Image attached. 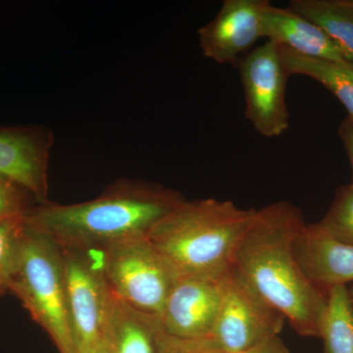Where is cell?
I'll use <instances>...</instances> for the list:
<instances>
[{
	"label": "cell",
	"instance_id": "obj_1",
	"mask_svg": "<svg viewBox=\"0 0 353 353\" xmlns=\"http://www.w3.org/2000/svg\"><path fill=\"white\" fill-rule=\"evenodd\" d=\"M306 223L292 202L257 209L234 254V269L284 314L304 338H318L328 290L305 275L296 254V241Z\"/></svg>",
	"mask_w": 353,
	"mask_h": 353
},
{
	"label": "cell",
	"instance_id": "obj_2",
	"mask_svg": "<svg viewBox=\"0 0 353 353\" xmlns=\"http://www.w3.org/2000/svg\"><path fill=\"white\" fill-rule=\"evenodd\" d=\"M183 199L180 192L163 185L123 179L92 201L39 203L26 213L25 221L61 248H101L146 236Z\"/></svg>",
	"mask_w": 353,
	"mask_h": 353
},
{
	"label": "cell",
	"instance_id": "obj_3",
	"mask_svg": "<svg viewBox=\"0 0 353 353\" xmlns=\"http://www.w3.org/2000/svg\"><path fill=\"white\" fill-rule=\"evenodd\" d=\"M257 209L231 201L183 199L150 230L146 238L179 275L224 277Z\"/></svg>",
	"mask_w": 353,
	"mask_h": 353
},
{
	"label": "cell",
	"instance_id": "obj_4",
	"mask_svg": "<svg viewBox=\"0 0 353 353\" xmlns=\"http://www.w3.org/2000/svg\"><path fill=\"white\" fill-rule=\"evenodd\" d=\"M8 290L48 332L60 353H77L70 327L61 248L27 224Z\"/></svg>",
	"mask_w": 353,
	"mask_h": 353
},
{
	"label": "cell",
	"instance_id": "obj_5",
	"mask_svg": "<svg viewBox=\"0 0 353 353\" xmlns=\"http://www.w3.org/2000/svg\"><path fill=\"white\" fill-rule=\"evenodd\" d=\"M97 250L114 296L160 320L179 274L146 236L115 241Z\"/></svg>",
	"mask_w": 353,
	"mask_h": 353
},
{
	"label": "cell",
	"instance_id": "obj_6",
	"mask_svg": "<svg viewBox=\"0 0 353 353\" xmlns=\"http://www.w3.org/2000/svg\"><path fill=\"white\" fill-rule=\"evenodd\" d=\"M60 248L74 345L77 353L87 352L105 341L114 294L102 270L97 248Z\"/></svg>",
	"mask_w": 353,
	"mask_h": 353
},
{
	"label": "cell",
	"instance_id": "obj_7",
	"mask_svg": "<svg viewBox=\"0 0 353 353\" xmlns=\"http://www.w3.org/2000/svg\"><path fill=\"white\" fill-rule=\"evenodd\" d=\"M285 322L284 314L233 267L209 339L222 352L243 353L280 336Z\"/></svg>",
	"mask_w": 353,
	"mask_h": 353
},
{
	"label": "cell",
	"instance_id": "obj_8",
	"mask_svg": "<svg viewBox=\"0 0 353 353\" xmlns=\"http://www.w3.org/2000/svg\"><path fill=\"white\" fill-rule=\"evenodd\" d=\"M246 119L265 138H278L290 127L285 102L289 78L282 50L276 43H266L253 48L239 61Z\"/></svg>",
	"mask_w": 353,
	"mask_h": 353
},
{
	"label": "cell",
	"instance_id": "obj_9",
	"mask_svg": "<svg viewBox=\"0 0 353 353\" xmlns=\"http://www.w3.org/2000/svg\"><path fill=\"white\" fill-rule=\"evenodd\" d=\"M228 275H178L160 317L164 331L183 340L209 338L219 313Z\"/></svg>",
	"mask_w": 353,
	"mask_h": 353
},
{
	"label": "cell",
	"instance_id": "obj_10",
	"mask_svg": "<svg viewBox=\"0 0 353 353\" xmlns=\"http://www.w3.org/2000/svg\"><path fill=\"white\" fill-rule=\"evenodd\" d=\"M268 0H225L210 22L199 30L202 54L218 64L236 63L263 38L262 13Z\"/></svg>",
	"mask_w": 353,
	"mask_h": 353
},
{
	"label": "cell",
	"instance_id": "obj_11",
	"mask_svg": "<svg viewBox=\"0 0 353 353\" xmlns=\"http://www.w3.org/2000/svg\"><path fill=\"white\" fill-rule=\"evenodd\" d=\"M54 134L46 128L0 130V176L48 201V163Z\"/></svg>",
	"mask_w": 353,
	"mask_h": 353
},
{
	"label": "cell",
	"instance_id": "obj_12",
	"mask_svg": "<svg viewBox=\"0 0 353 353\" xmlns=\"http://www.w3.org/2000/svg\"><path fill=\"white\" fill-rule=\"evenodd\" d=\"M262 30L267 41L301 57L329 61L347 60L321 28L289 7L280 8L269 2L262 13Z\"/></svg>",
	"mask_w": 353,
	"mask_h": 353
},
{
	"label": "cell",
	"instance_id": "obj_13",
	"mask_svg": "<svg viewBox=\"0 0 353 353\" xmlns=\"http://www.w3.org/2000/svg\"><path fill=\"white\" fill-rule=\"evenodd\" d=\"M301 268L323 290L353 282V245L343 243L306 224L296 241Z\"/></svg>",
	"mask_w": 353,
	"mask_h": 353
},
{
	"label": "cell",
	"instance_id": "obj_14",
	"mask_svg": "<svg viewBox=\"0 0 353 353\" xmlns=\"http://www.w3.org/2000/svg\"><path fill=\"white\" fill-rule=\"evenodd\" d=\"M160 320L139 312L114 296L105 329L111 353H157Z\"/></svg>",
	"mask_w": 353,
	"mask_h": 353
},
{
	"label": "cell",
	"instance_id": "obj_15",
	"mask_svg": "<svg viewBox=\"0 0 353 353\" xmlns=\"http://www.w3.org/2000/svg\"><path fill=\"white\" fill-rule=\"evenodd\" d=\"M289 8L314 23L353 62V4L350 0H292Z\"/></svg>",
	"mask_w": 353,
	"mask_h": 353
},
{
	"label": "cell",
	"instance_id": "obj_16",
	"mask_svg": "<svg viewBox=\"0 0 353 353\" xmlns=\"http://www.w3.org/2000/svg\"><path fill=\"white\" fill-rule=\"evenodd\" d=\"M281 50L289 76L303 75L317 81L341 101L347 116L353 118V62L312 59L284 48Z\"/></svg>",
	"mask_w": 353,
	"mask_h": 353
},
{
	"label": "cell",
	"instance_id": "obj_17",
	"mask_svg": "<svg viewBox=\"0 0 353 353\" xmlns=\"http://www.w3.org/2000/svg\"><path fill=\"white\" fill-rule=\"evenodd\" d=\"M318 338L324 353H353V305L347 285L328 290Z\"/></svg>",
	"mask_w": 353,
	"mask_h": 353
},
{
	"label": "cell",
	"instance_id": "obj_18",
	"mask_svg": "<svg viewBox=\"0 0 353 353\" xmlns=\"http://www.w3.org/2000/svg\"><path fill=\"white\" fill-rule=\"evenodd\" d=\"M323 233L353 245V185H343L336 192L328 212L314 223Z\"/></svg>",
	"mask_w": 353,
	"mask_h": 353
},
{
	"label": "cell",
	"instance_id": "obj_19",
	"mask_svg": "<svg viewBox=\"0 0 353 353\" xmlns=\"http://www.w3.org/2000/svg\"><path fill=\"white\" fill-rule=\"evenodd\" d=\"M25 215L0 220V285L6 290L17 269L26 227Z\"/></svg>",
	"mask_w": 353,
	"mask_h": 353
},
{
	"label": "cell",
	"instance_id": "obj_20",
	"mask_svg": "<svg viewBox=\"0 0 353 353\" xmlns=\"http://www.w3.org/2000/svg\"><path fill=\"white\" fill-rule=\"evenodd\" d=\"M157 353H224L209 338L183 340L166 333L160 322L157 333Z\"/></svg>",
	"mask_w": 353,
	"mask_h": 353
},
{
	"label": "cell",
	"instance_id": "obj_21",
	"mask_svg": "<svg viewBox=\"0 0 353 353\" xmlns=\"http://www.w3.org/2000/svg\"><path fill=\"white\" fill-rule=\"evenodd\" d=\"M28 196H32L15 183L0 176V220L26 214L32 208L28 205Z\"/></svg>",
	"mask_w": 353,
	"mask_h": 353
},
{
	"label": "cell",
	"instance_id": "obj_22",
	"mask_svg": "<svg viewBox=\"0 0 353 353\" xmlns=\"http://www.w3.org/2000/svg\"><path fill=\"white\" fill-rule=\"evenodd\" d=\"M339 134L343 145L345 146V152L350 158V165L352 169V185H353V118L347 116L345 120L341 122Z\"/></svg>",
	"mask_w": 353,
	"mask_h": 353
},
{
	"label": "cell",
	"instance_id": "obj_23",
	"mask_svg": "<svg viewBox=\"0 0 353 353\" xmlns=\"http://www.w3.org/2000/svg\"><path fill=\"white\" fill-rule=\"evenodd\" d=\"M243 353H290V352L284 341L280 336H276L259 347Z\"/></svg>",
	"mask_w": 353,
	"mask_h": 353
},
{
	"label": "cell",
	"instance_id": "obj_24",
	"mask_svg": "<svg viewBox=\"0 0 353 353\" xmlns=\"http://www.w3.org/2000/svg\"><path fill=\"white\" fill-rule=\"evenodd\" d=\"M80 353H111V352L110 350H109L108 345H106L105 341H104L101 345H97V347L92 348V350Z\"/></svg>",
	"mask_w": 353,
	"mask_h": 353
},
{
	"label": "cell",
	"instance_id": "obj_25",
	"mask_svg": "<svg viewBox=\"0 0 353 353\" xmlns=\"http://www.w3.org/2000/svg\"><path fill=\"white\" fill-rule=\"evenodd\" d=\"M350 297H352V305H353V289L350 290Z\"/></svg>",
	"mask_w": 353,
	"mask_h": 353
},
{
	"label": "cell",
	"instance_id": "obj_26",
	"mask_svg": "<svg viewBox=\"0 0 353 353\" xmlns=\"http://www.w3.org/2000/svg\"><path fill=\"white\" fill-rule=\"evenodd\" d=\"M6 292V290H4L3 288H2L1 285H0V292Z\"/></svg>",
	"mask_w": 353,
	"mask_h": 353
},
{
	"label": "cell",
	"instance_id": "obj_27",
	"mask_svg": "<svg viewBox=\"0 0 353 353\" xmlns=\"http://www.w3.org/2000/svg\"><path fill=\"white\" fill-rule=\"evenodd\" d=\"M350 2H352V3L353 4V0H350Z\"/></svg>",
	"mask_w": 353,
	"mask_h": 353
}]
</instances>
